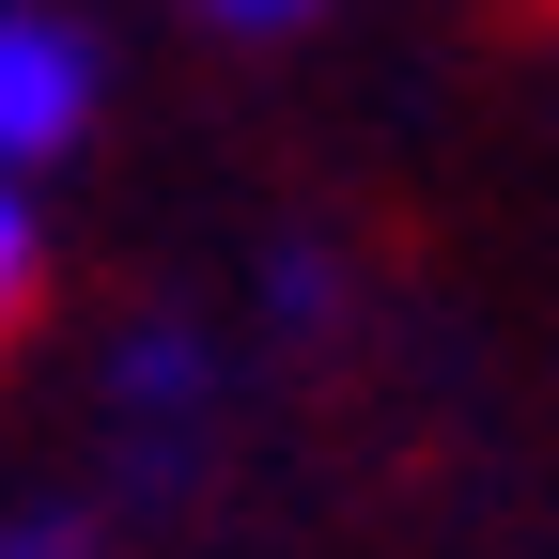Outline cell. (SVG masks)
<instances>
[{
    "mask_svg": "<svg viewBox=\"0 0 559 559\" xmlns=\"http://www.w3.org/2000/svg\"><path fill=\"white\" fill-rule=\"evenodd\" d=\"M79 124H94V47L62 16H32V0H0V171L62 156Z\"/></svg>",
    "mask_w": 559,
    "mask_h": 559,
    "instance_id": "1",
    "label": "cell"
},
{
    "mask_svg": "<svg viewBox=\"0 0 559 559\" xmlns=\"http://www.w3.org/2000/svg\"><path fill=\"white\" fill-rule=\"evenodd\" d=\"M32 280H47V234H32V202L0 187V342L32 326Z\"/></svg>",
    "mask_w": 559,
    "mask_h": 559,
    "instance_id": "2",
    "label": "cell"
},
{
    "mask_svg": "<svg viewBox=\"0 0 559 559\" xmlns=\"http://www.w3.org/2000/svg\"><path fill=\"white\" fill-rule=\"evenodd\" d=\"M202 16H218V32H296L311 0H202Z\"/></svg>",
    "mask_w": 559,
    "mask_h": 559,
    "instance_id": "3",
    "label": "cell"
}]
</instances>
